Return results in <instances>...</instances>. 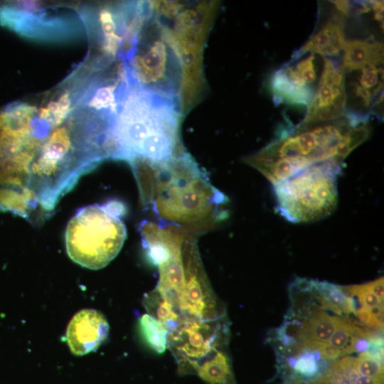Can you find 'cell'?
Instances as JSON below:
<instances>
[{
	"mask_svg": "<svg viewBox=\"0 0 384 384\" xmlns=\"http://www.w3.org/2000/svg\"><path fill=\"white\" fill-rule=\"evenodd\" d=\"M143 203L158 223L202 233L228 216V200L186 151L164 161L128 160Z\"/></svg>",
	"mask_w": 384,
	"mask_h": 384,
	"instance_id": "cell-1",
	"label": "cell"
},
{
	"mask_svg": "<svg viewBox=\"0 0 384 384\" xmlns=\"http://www.w3.org/2000/svg\"><path fill=\"white\" fill-rule=\"evenodd\" d=\"M368 115L346 112L327 122L304 124L284 129L245 162L273 185L312 165L329 160L342 164L348 155L370 134Z\"/></svg>",
	"mask_w": 384,
	"mask_h": 384,
	"instance_id": "cell-2",
	"label": "cell"
},
{
	"mask_svg": "<svg viewBox=\"0 0 384 384\" xmlns=\"http://www.w3.org/2000/svg\"><path fill=\"white\" fill-rule=\"evenodd\" d=\"M180 101L151 92L127 73L117 94L113 125L119 159L164 161L181 151Z\"/></svg>",
	"mask_w": 384,
	"mask_h": 384,
	"instance_id": "cell-3",
	"label": "cell"
},
{
	"mask_svg": "<svg viewBox=\"0 0 384 384\" xmlns=\"http://www.w3.org/2000/svg\"><path fill=\"white\" fill-rule=\"evenodd\" d=\"M122 62L127 74L141 87L179 100L183 78L181 54L173 35L150 3Z\"/></svg>",
	"mask_w": 384,
	"mask_h": 384,
	"instance_id": "cell-4",
	"label": "cell"
},
{
	"mask_svg": "<svg viewBox=\"0 0 384 384\" xmlns=\"http://www.w3.org/2000/svg\"><path fill=\"white\" fill-rule=\"evenodd\" d=\"M124 205L117 200L82 207L68 223L65 242L70 258L82 267H105L120 251L127 236Z\"/></svg>",
	"mask_w": 384,
	"mask_h": 384,
	"instance_id": "cell-5",
	"label": "cell"
},
{
	"mask_svg": "<svg viewBox=\"0 0 384 384\" xmlns=\"http://www.w3.org/2000/svg\"><path fill=\"white\" fill-rule=\"evenodd\" d=\"M341 164L329 160L312 165L273 185L279 214L294 223L331 215L338 204L337 176Z\"/></svg>",
	"mask_w": 384,
	"mask_h": 384,
	"instance_id": "cell-6",
	"label": "cell"
},
{
	"mask_svg": "<svg viewBox=\"0 0 384 384\" xmlns=\"http://www.w3.org/2000/svg\"><path fill=\"white\" fill-rule=\"evenodd\" d=\"M187 318L178 321L167 337L181 374L196 373L198 366L215 353L220 336V329L213 324V319Z\"/></svg>",
	"mask_w": 384,
	"mask_h": 384,
	"instance_id": "cell-7",
	"label": "cell"
},
{
	"mask_svg": "<svg viewBox=\"0 0 384 384\" xmlns=\"http://www.w3.org/2000/svg\"><path fill=\"white\" fill-rule=\"evenodd\" d=\"M324 58L317 89L301 121L304 124L334 120L346 113L347 92L345 73L341 65L331 58Z\"/></svg>",
	"mask_w": 384,
	"mask_h": 384,
	"instance_id": "cell-8",
	"label": "cell"
},
{
	"mask_svg": "<svg viewBox=\"0 0 384 384\" xmlns=\"http://www.w3.org/2000/svg\"><path fill=\"white\" fill-rule=\"evenodd\" d=\"M178 303L179 309L189 316L212 320L218 316L214 296L209 288L197 246L191 253L185 283Z\"/></svg>",
	"mask_w": 384,
	"mask_h": 384,
	"instance_id": "cell-9",
	"label": "cell"
},
{
	"mask_svg": "<svg viewBox=\"0 0 384 384\" xmlns=\"http://www.w3.org/2000/svg\"><path fill=\"white\" fill-rule=\"evenodd\" d=\"M109 324L100 312L83 309L70 320L66 331V341L71 352L78 356L95 351L106 339Z\"/></svg>",
	"mask_w": 384,
	"mask_h": 384,
	"instance_id": "cell-10",
	"label": "cell"
},
{
	"mask_svg": "<svg viewBox=\"0 0 384 384\" xmlns=\"http://www.w3.org/2000/svg\"><path fill=\"white\" fill-rule=\"evenodd\" d=\"M347 16L336 10L292 57L295 60L308 53L331 58L338 55L346 43L345 23Z\"/></svg>",
	"mask_w": 384,
	"mask_h": 384,
	"instance_id": "cell-11",
	"label": "cell"
},
{
	"mask_svg": "<svg viewBox=\"0 0 384 384\" xmlns=\"http://www.w3.org/2000/svg\"><path fill=\"white\" fill-rule=\"evenodd\" d=\"M340 316H334L323 309L313 308L307 317L296 327L294 338L295 351H319L324 348L333 334Z\"/></svg>",
	"mask_w": 384,
	"mask_h": 384,
	"instance_id": "cell-12",
	"label": "cell"
},
{
	"mask_svg": "<svg viewBox=\"0 0 384 384\" xmlns=\"http://www.w3.org/2000/svg\"><path fill=\"white\" fill-rule=\"evenodd\" d=\"M342 51L341 65L345 73L383 64V43L378 41L348 40Z\"/></svg>",
	"mask_w": 384,
	"mask_h": 384,
	"instance_id": "cell-13",
	"label": "cell"
},
{
	"mask_svg": "<svg viewBox=\"0 0 384 384\" xmlns=\"http://www.w3.org/2000/svg\"><path fill=\"white\" fill-rule=\"evenodd\" d=\"M270 87L275 105L289 104L307 106L313 97V89L304 87L293 82L280 68L272 75Z\"/></svg>",
	"mask_w": 384,
	"mask_h": 384,
	"instance_id": "cell-14",
	"label": "cell"
},
{
	"mask_svg": "<svg viewBox=\"0 0 384 384\" xmlns=\"http://www.w3.org/2000/svg\"><path fill=\"white\" fill-rule=\"evenodd\" d=\"M354 95L364 107L371 108L383 101V67H370L360 70L358 78L352 84Z\"/></svg>",
	"mask_w": 384,
	"mask_h": 384,
	"instance_id": "cell-15",
	"label": "cell"
},
{
	"mask_svg": "<svg viewBox=\"0 0 384 384\" xmlns=\"http://www.w3.org/2000/svg\"><path fill=\"white\" fill-rule=\"evenodd\" d=\"M365 329L366 328L361 327L347 319L340 317L328 344L318 351L321 358L334 360L351 353V348L355 338Z\"/></svg>",
	"mask_w": 384,
	"mask_h": 384,
	"instance_id": "cell-16",
	"label": "cell"
},
{
	"mask_svg": "<svg viewBox=\"0 0 384 384\" xmlns=\"http://www.w3.org/2000/svg\"><path fill=\"white\" fill-rule=\"evenodd\" d=\"M196 373L206 384H236L230 359L221 351L201 363Z\"/></svg>",
	"mask_w": 384,
	"mask_h": 384,
	"instance_id": "cell-17",
	"label": "cell"
},
{
	"mask_svg": "<svg viewBox=\"0 0 384 384\" xmlns=\"http://www.w3.org/2000/svg\"><path fill=\"white\" fill-rule=\"evenodd\" d=\"M143 303L149 315L167 324L171 330L176 326L178 305L156 289L144 297Z\"/></svg>",
	"mask_w": 384,
	"mask_h": 384,
	"instance_id": "cell-18",
	"label": "cell"
},
{
	"mask_svg": "<svg viewBox=\"0 0 384 384\" xmlns=\"http://www.w3.org/2000/svg\"><path fill=\"white\" fill-rule=\"evenodd\" d=\"M315 55L309 53L306 57L290 60L281 67L286 75L293 82L304 87L311 88L316 79Z\"/></svg>",
	"mask_w": 384,
	"mask_h": 384,
	"instance_id": "cell-19",
	"label": "cell"
},
{
	"mask_svg": "<svg viewBox=\"0 0 384 384\" xmlns=\"http://www.w3.org/2000/svg\"><path fill=\"white\" fill-rule=\"evenodd\" d=\"M139 328L142 335L152 349L159 353L165 351L171 330L167 324L146 314L139 319Z\"/></svg>",
	"mask_w": 384,
	"mask_h": 384,
	"instance_id": "cell-20",
	"label": "cell"
},
{
	"mask_svg": "<svg viewBox=\"0 0 384 384\" xmlns=\"http://www.w3.org/2000/svg\"><path fill=\"white\" fill-rule=\"evenodd\" d=\"M320 359L318 351L299 353L296 358H289L287 365L292 370L291 374L304 379H314L324 372Z\"/></svg>",
	"mask_w": 384,
	"mask_h": 384,
	"instance_id": "cell-21",
	"label": "cell"
},
{
	"mask_svg": "<svg viewBox=\"0 0 384 384\" xmlns=\"http://www.w3.org/2000/svg\"><path fill=\"white\" fill-rule=\"evenodd\" d=\"M344 291L357 300L359 307L375 310L383 308V300L368 289L366 284L342 286Z\"/></svg>",
	"mask_w": 384,
	"mask_h": 384,
	"instance_id": "cell-22",
	"label": "cell"
},
{
	"mask_svg": "<svg viewBox=\"0 0 384 384\" xmlns=\"http://www.w3.org/2000/svg\"><path fill=\"white\" fill-rule=\"evenodd\" d=\"M355 366L358 372L363 375L383 379V361L375 358L366 352L355 357Z\"/></svg>",
	"mask_w": 384,
	"mask_h": 384,
	"instance_id": "cell-23",
	"label": "cell"
},
{
	"mask_svg": "<svg viewBox=\"0 0 384 384\" xmlns=\"http://www.w3.org/2000/svg\"><path fill=\"white\" fill-rule=\"evenodd\" d=\"M366 284L370 291H371L380 299L383 300V277H379Z\"/></svg>",
	"mask_w": 384,
	"mask_h": 384,
	"instance_id": "cell-24",
	"label": "cell"
},
{
	"mask_svg": "<svg viewBox=\"0 0 384 384\" xmlns=\"http://www.w3.org/2000/svg\"><path fill=\"white\" fill-rule=\"evenodd\" d=\"M284 384H318L313 379H304L299 376L292 375L287 378Z\"/></svg>",
	"mask_w": 384,
	"mask_h": 384,
	"instance_id": "cell-25",
	"label": "cell"
}]
</instances>
